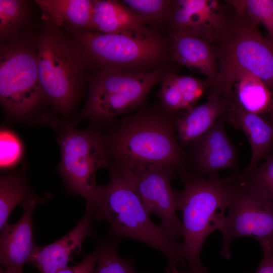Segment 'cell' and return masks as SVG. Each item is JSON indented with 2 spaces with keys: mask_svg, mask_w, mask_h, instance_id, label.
Returning <instances> with one entry per match:
<instances>
[{
  "mask_svg": "<svg viewBox=\"0 0 273 273\" xmlns=\"http://www.w3.org/2000/svg\"><path fill=\"white\" fill-rule=\"evenodd\" d=\"M90 206L94 219L110 223V236L136 240L158 250L166 257L169 268L186 266L181 243L151 220L126 168L111 167L108 184L98 186Z\"/></svg>",
  "mask_w": 273,
  "mask_h": 273,
  "instance_id": "1",
  "label": "cell"
},
{
  "mask_svg": "<svg viewBox=\"0 0 273 273\" xmlns=\"http://www.w3.org/2000/svg\"><path fill=\"white\" fill-rule=\"evenodd\" d=\"M228 4L225 24L210 43L218 63V75L208 88V95L232 100L233 87L244 72L259 77L273 95V41L262 35L258 23Z\"/></svg>",
  "mask_w": 273,
  "mask_h": 273,
  "instance_id": "2",
  "label": "cell"
},
{
  "mask_svg": "<svg viewBox=\"0 0 273 273\" xmlns=\"http://www.w3.org/2000/svg\"><path fill=\"white\" fill-rule=\"evenodd\" d=\"M176 118L173 114L148 110L125 117L105 138L110 156L122 167L182 171L186 157L174 134Z\"/></svg>",
  "mask_w": 273,
  "mask_h": 273,
  "instance_id": "3",
  "label": "cell"
},
{
  "mask_svg": "<svg viewBox=\"0 0 273 273\" xmlns=\"http://www.w3.org/2000/svg\"><path fill=\"white\" fill-rule=\"evenodd\" d=\"M184 188L173 190L176 210L181 214L182 250L191 273H208L200 260L205 241L216 231L228 207L230 178L214 173L203 177L183 174Z\"/></svg>",
  "mask_w": 273,
  "mask_h": 273,
  "instance_id": "4",
  "label": "cell"
},
{
  "mask_svg": "<svg viewBox=\"0 0 273 273\" xmlns=\"http://www.w3.org/2000/svg\"><path fill=\"white\" fill-rule=\"evenodd\" d=\"M86 67L97 70L142 73L161 67L165 40L146 26L114 33L90 30L71 32Z\"/></svg>",
  "mask_w": 273,
  "mask_h": 273,
  "instance_id": "5",
  "label": "cell"
},
{
  "mask_svg": "<svg viewBox=\"0 0 273 273\" xmlns=\"http://www.w3.org/2000/svg\"><path fill=\"white\" fill-rule=\"evenodd\" d=\"M39 81L45 100L59 113L74 108L84 83L86 67L79 48L52 24L36 38Z\"/></svg>",
  "mask_w": 273,
  "mask_h": 273,
  "instance_id": "6",
  "label": "cell"
},
{
  "mask_svg": "<svg viewBox=\"0 0 273 273\" xmlns=\"http://www.w3.org/2000/svg\"><path fill=\"white\" fill-rule=\"evenodd\" d=\"M6 41L1 43V103L10 115L26 119L45 100L38 77L36 39L33 42L24 34Z\"/></svg>",
  "mask_w": 273,
  "mask_h": 273,
  "instance_id": "7",
  "label": "cell"
},
{
  "mask_svg": "<svg viewBox=\"0 0 273 273\" xmlns=\"http://www.w3.org/2000/svg\"><path fill=\"white\" fill-rule=\"evenodd\" d=\"M167 72L161 67L142 73L96 71L89 78L85 105L73 125L82 119L108 123L115 117L135 109Z\"/></svg>",
  "mask_w": 273,
  "mask_h": 273,
  "instance_id": "8",
  "label": "cell"
},
{
  "mask_svg": "<svg viewBox=\"0 0 273 273\" xmlns=\"http://www.w3.org/2000/svg\"><path fill=\"white\" fill-rule=\"evenodd\" d=\"M60 123L57 130L61 150L59 172L67 190L91 206L98 187L97 171L109 166L105 138L94 129L78 130L72 123Z\"/></svg>",
  "mask_w": 273,
  "mask_h": 273,
  "instance_id": "9",
  "label": "cell"
},
{
  "mask_svg": "<svg viewBox=\"0 0 273 273\" xmlns=\"http://www.w3.org/2000/svg\"><path fill=\"white\" fill-rule=\"evenodd\" d=\"M229 176L228 212L216 229L222 235L221 255L231 259V243L243 237H251L261 247L273 250V201L248 185L239 172Z\"/></svg>",
  "mask_w": 273,
  "mask_h": 273,
  "instance_id": "10",
  "label": "cell"
},
{
  "mask_svg": "<svg viewBox=\"0 0 273 273\" xmlns=\"http://www.w3.org/2000/svg\"><path fill=\"white\" fill-rule=\"evenodd\" d=\"M125 168L128 171L147 212L150 215H156L166 234L178 240L182 237V224L176 215L173 190L171 187V180L176 172L170 168L153 166Z\"/></svg>",
  "mask_w": 273,
  "mask_h": 273,
  "instance_id": "11",
  "label": "cell"
},
{
  "mask_svg": "<svg viewBox=\"0 0 273 273\" xmlns=\"http://www.w3.org/2000/svg\"><path fill=\"white\" fill-rule=\"evenodd\" d=\"M228 8L217 1H173L168 21L172 34L185 33L211 43L223 28Z\"/></svg>",
  "mask_w": 273,
  "mask_h": 273,
  "instance_id": "12",
  "label": "cell"
},
{
  "mask_svg": "<svg viewBox=\"0 0 273 273\" xmlns=\"http://www.w3.org/2000/svg\"><path fill=\"white\" fill-rule=\"evenodd\" d=\"M226 113L220 117L203 135L191 143L196 175L205 177L225 169L237 168L236 148L225 129Z\"/></svg>",
  "mask_w": 273,
  "mask_h": 273,
  "instance_id": "13",
  "label": "cell"
},
{
  "mask_svg": "<svg viewBox=\"0 0 273 273\" xmlns=\"http://www.w3.org/2000/svg\"><path fill=\"white\" fill-rule=\"evenodd\" d=\"M44 198L35 197L23 205L24 212L15 224L8 222L1 230L0 263L9 273H23L35 247L33 238L32 213Z\"/></svg>",
  "mask_w": 273,
  "mask_h": 273,
  "instance_id": "14",
  "label": "cell"
},
{
  "mask_svg": "<svg viewBox=\"0 0 273 273\" xmlns=\"http://www.w3.org/2000/svg\"><path fill=\"white\" fill-rule=\"evenodd\" d=\"M92 207L86 204L85 213L76 226L57 241L45 246H36L28 263L40 273H56L68 267L75 253H79L85 238L92 234Z\"/></svg>",
  "mask_w": 273,
  "mask_h": 273,
  "instance_id": "15",
  "label": "cell"
},
{
  "mask_svg": "<svg viewBox=\"0 0 273 273\" xmlns=\"http://www.w3.org/2000/svg\"><path fill=\"white\" fill-rule=\"evenodd\" d=\"M226 119L235 128L242 130L249 142L251 157L242 172L247 174L273 152V124L263 115L245 110L233 98L226 113Z\"/></svg>",
  "mask_w": 273,
  "mask_h": 273,
  "instance_id": "16",
  "label": "cell"
},
{
  "mask_svg": "<svg viewBox=\"0 0 273 273\" xmlns=\"http://www.w3.org/2000/svg\"><path fill=\"white\" fill-rule=\"evenodd\" d=\"M231 101L221 96L208 95L204 103L186 110L183 115L176 117L175 129L180 145H190L206 133L226 113Z\"/></svg>",
  "mask_w": 273,
  "mask_h": 273,
  "instance_id": "17",
  "label": "cell"
},
{
  "mask_svg": "<svg viewBox=\"0 0 273 273\" xmlns=\"http://www.w3.org/2000/svg\"><path fill=\"white\" fill-rule=\"evenodd\" d=\"M171 51L175 62L204 74L210 82L209 87L215 83L218 65L209 42L187 33L173 34Z\"/></svg>",
  "mask_w": 273,
  "mask_h": 273,
  "instance_id": "18",
  "label": "cell"
},
{
  "mask_svg": "<svg viewBox=\"0 0 273 273\" xmlns=\"http://www.w3.org/2000/svg\"><path fill=\"white\" fill-rule=\"evenodd\" d=\"M209 86L210 82L207 79L201 80L167 72L161 80L158 96L166 111L174 114L195 106Z\"/></svg>",
  "mask_w": 273,
  "mask_h": 273,
  "instance_id": "19",
  "label": "cell"
},
{
  "mask_svg": "<svg viewBox=\"0 0 273 273\" xmlns=\"http://www.w3.org/2000/svg\"><path fill=\"white\" fill-rule=\"evenodd\" d=\"M145 20L121 1L93 0L89 30L114 33L142 27Z\"/></svg>",
  "mask_w": 273,
  "mask_h": 273,
  "instance_id": "20",
  "label": "cell"
},
{
  "mask_svg": "<svg viewBox=\"0 0 273 273\" xmlns=\"http://www.w3.org/2000/svg\"><path fill=\"white\" fill-rule=\"evenodd\" d=\"M51 24L70 32L89 30L93 0H35Z\"/></svg>",
  "mask_w": 273,
  "mask_h": 273,
  "instance_id": "21",
  "label": "cell"
},
{
  "mask_svg": "<svg viewBox=\"0 0 273 273\" xmlns=\"http://www.w3.org/2000/svg\"><path fill=\"white\" fill-rule=\"evenodd\" d=\"M233 99L245 110L257 114H264L270 107L273 95L261 80L248 72L237 79Z\"/></svg>",
  "mask_w": 273,
  "mask_h": 273,
  "instance_id": "22",
  "label": "cell"
},
{
  "mask_svg": "<svg viewBox=\"0 0 273 273\" xmlns=\"http://www.w3.org/2000/svg\"><path fill=\"white\" fill-rule=\"evenodd\" d=\"M26 177L19 173L3 174L0 178V229L8 223L13 209L35 198Z\"/></svg>",
  "mask_w": 273,
  "mask_h": 273,
  "instance_id": "23",
  "label": "cell"
},
{
  "mask_svg": "<svg viewBox=\"0 0 273 273\" xmlns=\"http://www.w3.org/2000/svg\"><path fill=\"white\" fill-rule=\"evenodd\" d=\"M27 11L25 1L0 0L1 41L18 35L25 23Z\"/></svg>",
  "mask_w": 273,
  "mask_h": 273,
  "instance_id": "24",
  "label": "cell"
},
{
  "mask_svg": "<svg viewBox=\"0 0 273 273\" xmlns=\"http://www.w3.org/2000/svg\"><path fill=\"white\" fill-rule=\"evenodd\" d=\"M117 247L116 241L99 243L94 251L97 257L94 273H137L130 261L119 256Z\"/></svg>",
  "mask_w": 273,
  "mask_h": 273,
  "instance_id": "25",
  "label": "cell"
},
{
  "mask_svg": "<svg viewBox=\"0 0 273 273\" xmlns=\"http://www.w3.org/2000/svg\"><path fill=\"white\" fill-rule=\"evenodd\" d=\"M227 2L259 25L262 24L269 39L273 41V0H232Z\"/></svg>",
  "mask_w": 273,
  "mask_h": 273,
  "instance_id": "26",
  "label": "cell"
},
{
  "mask_svg": "<svg viewBox=\"0 0 273 273\" xmlns=\"http://www.w3.org/2000/svg\"><path fill=\"white\" fill-rule=\"evenodd\" d=\"M125 6L152 26L160 24L168 19L172 1L124 0Z\"/></svg>",
  "mask_w": 273,
  "mask_h": 273,
  "instance_id": "27",
  "label": "cell"
},
{
  "mask_svg": "<svg viewBox=\"0 0 273 273\" xmlns=\"http://www.w3.org/2000/svg\"><path fill=\"white\" fill-rule=\"evenodd\" d=\"M241 177L261 194L273 201V152L255 169Z\"/></svg>",
  "mask_w": 273,
  "mask_h": 273,
  "instance_id": "28",
  "label": "cell"
},
{
  "mask_svg": "<svg viewBox=\"0 0 273 273\" xmlns=\"http://www.w3.org/2000/svg\"><path fill=\"white\" fill-rule=\"evenodd\" d=\"M1 168H10L21 158L22 155V144L15 134L6 129L1 131Z\"/></svg>",
  "mask_w": 273,
  "mask_h": 273,
  "instance_id": "29",
  "label": "cell"
},
{
  "mask_svg": "<svg viewBox=\"0 0 273 273\" xmlns=\"http://www.w3.org/2000/svg\"><path fill=\"white\" fill-rule=\"evenodd\" d=\"M96 264L97 257L95 252L93 251L77 264L68 266L56 273H94Z\"/></svg>",
  "mask_w": 273,
  "mask_h": 273,
  "instance_id": "30",
  "label": "cell"
},
{
  "mask_svg": "<svg viewBox=\"0 0 273 273\" xmlns=\"http://www.w3.org/2000/svg\"><path fill=\"white\" fill-rule=\"evenodd\" d=\"M263 256L255 273H273V250L261 247Z\"/></svg>",
  "mask_w": 273,
  "mask_h": 273,
  "instance_id": "31",
  "label": "cell"
},
{
  "mask_svg": "<svg viewBox=\"0 0 273 273\" xmlns=\"http://www.w3.org/2000/svg\"><path fill=\"white\" fill-rule=\"evenodd\" d=\"M269 121L273 124V100L272 104L269 109L263 114Z\"/></svg>",
  "mask_w": 273,
  "mask_h": 273,
  "instance_id": "32",
  "label": "cell"
},
{
  "mask_svg": "<svg viewBox=\"0 0 273 273\" xmlns=\"http://www.w3.org/2000/svg\"><path fill=\"white\" fill-rule=\"evenodd\" d=\"M165 269L167 273H191L189 270H181L177 268H170L166 267Z\"/></svg>",
  "mask_w": 273,
  "mask_h": 273,
  "instance_id": "33",
  "label": "cell"
},
{
  "mask_svg": "<svg viewBox=\"0 0 273 273\" xmlns=\"http://www.w3.org/2000/svg\"><path fill=\"white\" fill-rule=\"evenodd\" d=\"M0 273H9L7 270H6L4 267H1L0 268Z\"/></svg>",
  "mask_w": 273,
  "mask_h": 273,
  "instance_id": "34",
  "label": "cell"
}]
</instances>
